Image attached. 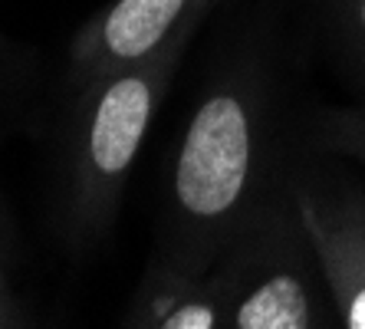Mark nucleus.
Returning a JSON list of instances; mask_svg holds the SVG:
<instances>
[{
	"instance_id": "6",
	"label": "nucleus",
	"mask_w": 365,
	"mask_h": 329,
	"mask_svg": "<svg viewBox=\"0 0 365 329\" xmlns=\"http://www.w3.org/2000/svg\"><path fill=\"white\" fill-rule=\"evenodd\" d=\"M224 287L217 270L185 273L152 263L119 329H221Z\"/></svg>"
},
{
	"instance_id": "7",
	"label": "nucleus",
	"mask_w": 365,
	"mask_h": 329,
	"mask_svg": "<svg viewBox=\"0 0 365 329\" xmlns=\"http://www.w3.org/2000/svg\"><path fill=\"white\" fill-rule=\"evenodd\" d=\"M323 10L342 56L365 83V0H323Z\"/></svg>"
},
{
	"instance_id": "1",
	"label": "nucleus",
	"mask_w": 365,
	"mask_h": 329,
	"mask_svg": "<svg viewBox=\"0 0 365 329\" xmlns=\"http://www.w3.org/2000/svg\"><path fill=\"white\" fill-rule=\"evenodd\" d=\"M270 96L260 73L227 66L187 116L165 181L152 263L207 273L270 201Z\"/></svg>"
},
{
	"instance_id": "5",
	"label": "nucleus",
	"mask_w": 365,
	"mask_h": 329,
	"mask_svg": "<svg viewBox=\"0 0 365 329\" xmlns=\"http://www.w3.org/2000/svg\"><path fill=\"white\" fill-rule=\"evenodd\" d=\"M293 204L323 263L342 329H365V208L326 198L306 181L293 188Z\"/></svg>"
},
{
	"instance_id": "4",
	"label": "nucleus",
	"mask_w": 365,
	"mask_h": 329,
	"mask_svg": "<svg viewBox=\"0 0 365 329\" xmlns=\"http://www.w3.org/2000/svg\"><path fill=\"white\" fill-rule=\"evenodd\" d=\"M214 4L217 0H112L69 43V89L152 56L185 26H201Z\"/></svg>"
},
{
	"instance_id": "9",
	"label": "nucleus",
	"mask_w": 365,
	"mask_h": 329,
	"mask_svg": "<svg viewBox=\"0 0 365 329\" xmlns=\"http://www.w3.org/2000/svg\"><path fill=\"white\" fill-rule=\"evenodd\" d=\"M0 329H26L24 313H20V306L14 303V296H10L4 280H0Z\"/></svg>"
},
{
	"instance_id": "2",
	"label": "nucleus",
	"mask_w": 365,
	"mask_h": 329,
	"mask_svg": "<svg viewBox=\"0 0 365 329\" xmlns=\"http://www.w3.org/2000/svg\"><path fill=\"white\" fill-rule=\"evenodd\" d=\"M195 30L185 26L152 56L69 89L60 142V198L66 234L79 247L96 244L112 228L125 181Z\"/></svg>"
},
{
	"instance_id": "8",
	"label": "nucleus",
	"mask_w": 365,
	"mask_h": 329,
	"mask_svg": "<svg viewBox=\"0 0 365 329\" xmlns=\"http://www.w3.org/2000/svg\"><path fill=\"white\" fill-rule=\"evenodd\" d=\"M326 136H329L332 148L352 155L365 165V112L349 109V112H332L326 122Z\"/></svg>"
},
{
	"instance_id": "3",
	"label": "nucleus",
	"mask_w": 365,
	"mask_h": 329,
	"mask_svg": "<svg viewBox=\"0 0 365 329\" xmlns=\"http://www.w3.org/2000/svg\"><path fill=\"white\" fill-rule=\"evenodd\" d=\"M214 270L224 287L221 329H336V300L293 191L270 198Z\"/></svg>"
}]
</instances>
